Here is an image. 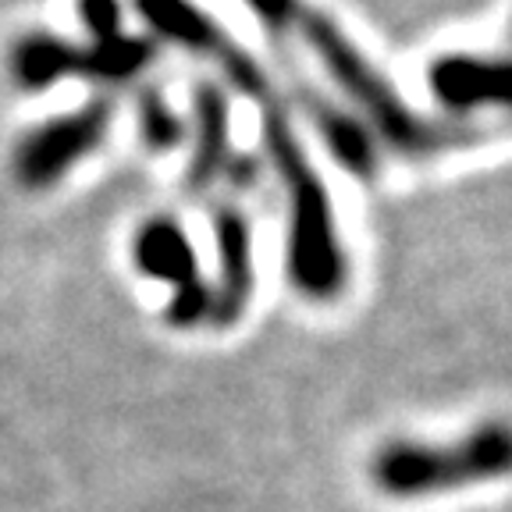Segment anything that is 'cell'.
<instances>
[{
    "label": "cell",
    "instance_id": "3957f363",
    "mask_svg": "<svg viewBox=\"0 0 512 512\" xmlns=\"http://www.w3.org/2000/svg\"><path fill=\"white\" fill-rule=\"evenodd\" d=\"M367 473L381 495L399 502L512 477V424H477L459 441H388L374 452Z\"/></svg>",
    "mask_w": 512,
    "mask_h": 512
},
{
    "label": "cell",
    "instance_id": "52a82bcc",
    "mask_svg": "<svg viewBox=\"0 0 512 512\" xmlns=\"http://www.w3.org/2000/svg\"><path fill=\"white\" fill-rule=\"evenodd\" d=\"M431 89L452 111L512 107V57H441L431 68Z\"/></svg>",
    "mask_w": 512,
    "mask_h": 512
},
{
    "label": "cell",
    "instance_id": "6da1fadb",
    "mask_svg": "<svg viewBox=\"0 0 512 512\" xmlns=\"http://www.w3.org/2000/svg\"><path fill=\"white\" fill-rule=\"evenodd\" d=\"M249 8L260 15V22L271 32H292L306 47L317 54L324 72L335 79V86L360 107L363 118L377 128V136L388 146H395L406 157H431L448 146H466L477 139V128L448 125V121L420 118L413 107L392 89V82L377 72L374 64L356 50V43L320 15L306 0H246Z\"/></svg>",
    "mask_w": 512,
    "mask_h": 512
},
{
    "label": "cell",
    "instance_id": "8fae6325",
    "mask_svg": "<svg viewBox=\"0 0 512 512\" xmlns=\"http://www.w3.org/2000/svg\"><path fill=\"white\" fill-rule=\"evenodd\" d=\"M79 15L93 36H114V32H121L118 0H79Z\"/></svg>",
    "mask_w": 512,
    "mask_h": 512
},
{
    "label": "cell",
    "instance_id": "7a4b0ae2",
    "mask_svg": "<svg viewBox=\"0 0 512 512\" xmlns=\"http://www.w3.org/2000/svg\"><path fill=\"white\" fill-rule=\"evenodd\" d=\"M249 104L260 107V136H264L267 164L285 185L288 278L306 299L328 303L345 288V253L335 232L328 189L313 171L296 128H292V114L274 96V86L256 93Z\"/></svg>",
    "mask_w": 512,
    "mask_h": 512
},
{
    "label": "cell",
    "instance_id": "9c48e42d",
    "mask_svg": "<svg viewBox=\"0 0 512 512\" xmlns=\"http://www.w3.org/2000/svg\"><path fill=\"white\" fill-rule=\"evenodd\" d=\"M132 256L136 267L150 278H160L175 285V292L200 285V264H196V249H192L189 235L182 232V224L171 217H153L136 232L132 242Z\"/></svg>",
    "mask_w": 512,
    "mask_h": 512
},
{
    "label": "cell",
    "instance_id": "ba28073f",
    "mask_svg": "<svg viewBox=\"0 0 512 512\" xmlns=\"http://www.w3.org/2000/svg\"><path fill=\"white\" fill-rule=\"evenodd\" d=\"M192 114H196V139H192L189 168H185V185L192 196L214 189L217 178H224L228 160H232V146H228V100L224 89L214 82H203L192 93Z\"/></svg>",
    "mask_w": 512,
    "mask_h": 512
},
{
    "label": "cell",
    "instance_id": "30bf717a",
    "mask_svg": "<svg viewBox=\"0 0 512 512\" xmlns=\"http://www.w3.org/2000/svg\"><path fill=\"white\" fill-rule=\"evenodd\" d=\"M139 128H143V139L153 150H175V146H182L185 136L182 121L175 118V111L157 89H146L143 100H139Z\"/></svg>",
    "mask_w": 512,
    "mask_h": 512
},
{
    "label": "cell",
    "instance_id": "5b68a950",
    "mask_svg": "<svg viewBox=\"0 0 512 512\" xmlns=\"http://www.w3.org/2000/svg\"><path fill=\"white\" fill-rule=\"evenodd\" d=\"M107 128H111V104L104 96H96L86 107L64 114V118L47 121L18 146L15 178L25 189H47L61 175H68L72 164H79L82 157H89L100 146Z\"/></svg>",
    "mask_w": 512,
    "mask_h": 512
},
{
    "label": "cell",
    "instance_id": "8992f818",
    "mask_svg": "<svg viewBox=\"0 0 512 512\" xmlns=\"http://www.w3.org/2000/svg\"><path fill=\"white\" fill-rule=\"evenodd\" d=\"M214 242H217V285L210 288V324L232 328L246 313L253 296V232L249 217L235 203L221 200L214 210Z\"/></svg>",
    "mask_w": 512,
    "mask_h": 512
},
{
    "label": "cell",
    "instance_id": "277c9868",
    "mask_svg": "<svg viewBox=\"0 0 512 512\" xmlns=\"http://www.w3.org/2000/svg\"><path fill=\"white\" fill-rule=\"evenodd\" d=\"M153 61V43L139 36H93L89 47H75L47 32H29L11 50V72L22 89H47L64 75L96 82H128Z\"/></svg>",
    "mask_w": 512,
    "mask_h": 512
}]
</instances>
